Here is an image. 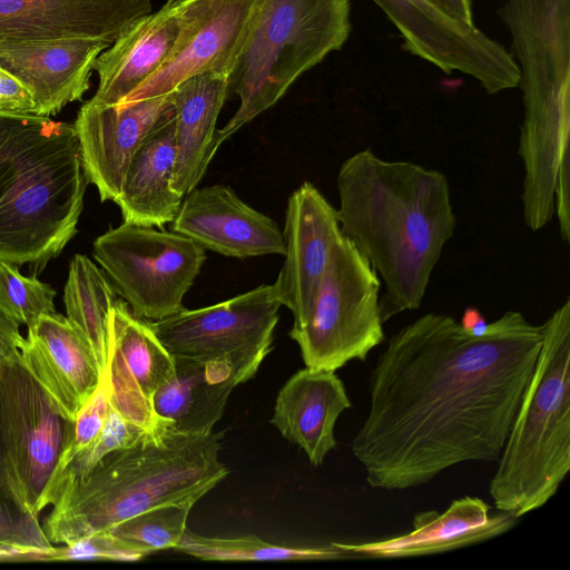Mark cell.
I'll list each match as a JSON object with an SVG mask.
<instances>
[{
	"label": "cell",
	"instance_id": "5bb4252c",
	"mask_svg": "<svg viewBox=\"0 0 570 570\" xmlns=\"http://www.w3.org/2000/svg\"><path fill=\"white\" fill-rule=\"evenodd\" d=\"M283 238L285 261L276 286L282 306L291 309L294 324L306 317L331 253L343 236L338 212L309 181L288 198Z\"/></svg>",
	"mask_w": 570,
	"mask_h": 570
},
{
	"label": "cell",
	"instance_id": "d590c367",
	"mask_svg": "<svg viewBox=\"0 0 570 570\" xmlns=\"http://www.w3.org/2000/svg\"><path fill=\"white\" fill-rule=\"evenodd\" d=\"M554 214L558 216L559 233L563 242H570V159L562 164L554 189Z\"/></svg>",
	"mask_w": 570,
	"mask_h": 570
},
{
	"label": "cell",
	"instance_id": "e0dca14e",
	"mask_svg": "<svg viewBox=\"0 0 570 570\" xmlns=\"http://www.w3.org/2000/svg\"><path fill=\"white\" fill-rule=\"evenodd\" d=\"M20 352L21 364L66 420L76 416L104 375L89 342L58 313L28 328Z\"/></svg>",
	"mask_w": 570,
	"mask_h": 570
},
{
	"label": "cell",
	"instance_id": "4dcf8cb0",
	"mask_svg": "<svg viewBox=\"0 0 570 570\" xmlns=\"http://www.w3.org/2000/svg\"><path fill=\"white\" fill-rule=\"evenodd\" d=\"M110 407V386L107 373L72 420H66L63 446L52 478L101 433Z\"/></svg>",
	"mask_w": 570,
	"mask_h": 570
},
{
	"label": "cell",
	"instance_id": "e575fe53",
	"mask_svg": "<svg viewBox=\"0 0 570 570\" xmlns=\"http://www.w3.org/2000/svg\"><path fill=\"white\" fill-rule=\"evenodd\" d=\"M23 341L19 325L0 313V377L11 366L21 363Z\"/></svg>",
	"mask_w": 570,
	"mask_h": 570
},
{
	"label": "cell",
	"instance_id": "5b68a950",
	"mask_svg": "<svg viewBox=\"0 0 570 570\" xmlns=\"http://www.w3.org/2000/svg\"><path fill=\"white\" fill-rule=\"evenodd\" d=\"M542 345L498 469L497 510L520 518L544 505L570 470V297L542 324Z\"/></svg>",
	"mask_w": 570,
	"mask_h": 570
},
{
	"label": "cell",
	"instance_id": "83f0119b",
	"mask_svg": "<svg viewBox=\"0 0 570 570\" xmlns=\"http://www.w3.org/2000/svg\"><path fill=\"white\" fill-rule=\"evenodd\" d=\"M194 504L188 501L150 508L105 532L142 558L159 550L175 549L187 529V519Z\"/></svg>",
	"mask_w": 570,
	"mask_h": 570
},
{
	"label": "cell",
	"instance_id": "603a6c76",
	"mask_svg": "<svg viewBox=\"0 0 570 570\" xmlns=\"http://www.w3.org/2000/svg\"><path fill=\"white\" fill-rule=\"evenodd\" d=\"M173 375L151 396L156 416L186 434H205L222 417L227 400L240 383L225 361L174 356Z\"/></svg>",
	"mask_w": 570,
	"mask_h": 570
},
{
	"label": "cell",
	"instance_id": "277c9868",
	"mask_svg": "<svg viewBox=\"0 0 570 570\" xmlns=\"http://www.w3.org/2000/svg\"><path fill=\"white\" fill-rule=\"evenodd\" d=\"M88 183L73 124L0 116V262L41 272L76 235Z\"/></svg>",
	"mask_w": 570,
	"mask_h": 570
},
{
	"label": "cell",
	"instance_id": "cb8c5ba5",
	"mask_svg": "<svg viewBox=\"0 0 570 570\" xmlns=\"http://www.w3.org/2000/svg\"><path fill=\"white\" fill-rule=\"evenodd\" d=\"M171 108L146 136L126 171L115 202L125 223L164 228L176 217L183 202L173 188L176 159Z\"/></svg>",
	"mask_w": 570,
	"mask_h": 570
},
{
	"label": "cell",
	"instance_id": "f546056e",
	"mask_svg": "<svg viewBox=\"0 0 570 570\" xmlns=\"http://www.w3.org/2000/svg\"><path fill=\"white\" fill-rule=\"evenodd\" d=\"M56 291L36 276L20 274L18 266L0 262V313L17 323L32 327L43 315L56 313Z\"/></svg>",
	"mask_w": 570,
	"mask_h": 570
},
{
	"label": "cell",
	"instance_id": "ac0fdd59",
	"mask_svg": "<svg viewBox=\"0 0 570 570\" xmlns=\"http://www.w3.org/2000/svg\"><path fill=\"white\" fill-rule=\"evenodd\" d=\"M109 46L89 38L0 42V67L31 92L38 116L49 117L83 97L95 62Z\"/></svg>",
	"mask_w": 570,
	"mask_h": 570
},
{
	"label": "cell",
	"instance_id": "f1b7e54d",
	"mask_svg": "<svg viewBox=\"0 0 570 570\" xmlns=\"http://www.w3.org/2000/svg\"><path fill=\"white\" fill-rule=\"evenodd\" d=\"M145 433L146 431L127 421L110 403L99 436L51 479L45 497V507L52 505L67 484L85 478L107 454L131 446Z\"/></svg>",
	"mask_w": 570,
	"mask_h": 570
},
{
	"label": "cell",
	"instance_id": "1f68e13d",
	"mask_svg": "<svg viewBox=\"0 0 570 570\" xmlns=\"http://www.w3.org/2000/svg\"><path fill=\"white\" fill-rule=\"evenodd\" d=\"M0 547L33 553L42 560L53 546L45 534L38 517L22 510L6 492L0 490Z\"/></svg>",
	"mask_w": 570,
	"mask_h": 570
},
{
	"label": "cell",
	"instance_id": "836d02e7",
	"mask_svg": "<svg viewBox=\"0 0 570 570\" xmlns=\"http://www.w3.org/2000/svg\"><path fill=\"white\" fill-rule=\"evenodd\" d=\"M38 116L31 92L0 67V116Z\"/></svg>",
	"mask_w": 570,
	"mask_h": 570
},
{
	"label": "cell",
	"instance_id": "7c38bea8",
	"mask_svg": "<svg viewBox=\"0 0 570 570\" xmlns=\"http://www.w3.org/2000/svg\"><path fill=\"white\" fill-rule=\"evenodd\" d=\"M261 0H180L179 31L161 67L124 101L165 96L190 77L229 78L247 40Z\"/></svg>",
	"mask_w": 570,
	"mask_h": 570
},
{
	"label": "cell",
	"instance_id": "3957f363",
	"mask_svg": "<svg viewBox=\"0 0 570 570\" xmlns=\"http://www.w3.org/2000/svg\"><path fill=\"white\" fill-rule=\"evenodd\" d=\"M224 432L180 433L164 422L131 446L107 454L59 493L43 524L51 543L101 533L168 503H196L228 474L219 461Z\"/></svg>",
	"mask_w": 570,
	"mask_h": 570
},
{
	"label": "cell",
	"instance_id": "30bf717a",
	"mask_svg": "<svg viewBox=\"0 0 570 570\" xmlns=\"http://www.w3.org/2000/svg\"><path fill=\"white\" fill-rule=\"evenodd\" d=\"M66 419L21 363L0 377V440L18 505L39 518L63 446Z\"/></svg>",
	"mask_w": 570,
	"mask_h": 570
},
{
	"label": "cell",
	"instance_id": "ffe728a7",
	"mask_svg": "<svg viewBox=\"0 0 570 570\" xmlns=\"http://www.w3.org/2000/svg\"><path fill=\"white\" fill-rule=\"evenodd\" d=\"M350 407L345 386L334 371L305 367L278 392L271 423L318 466L336 448L334 426Z\"/></svg>",
	"mask_w": 570,
	"mask_h": 570
},
{
	"label": "cell",
	"instance_id": "f35d334b",
	"mask_svg": "<svg viewBox=\"0 0 570 570\" xmlns=\"http://www.w3.org/2000/svg\"><path fill=\"white\" fill-rule=\"evenodd\" d=\"M0 490L6 492L8 495H10L12 498L10 489H9V485H8V482H7V478H6V471H4V464H3V453H2V448H1V440H0Z\"/></svg>",
	"mask_w": 570,
	"mask_h": 570
},
{
	"label": "cell",
	"instance_id": "4316f807",
	"mask_svg": "<svg viewBox=\"0 0 570 570\" xmlns=\"http://www.w3.org/2000/svg\"><path fill=\"white\" fill-rule=\"evenodd\" d=\"M175 550L213 561H265V560H335L351 558L334 542L328 547L293 548L277 546L256 535L214 538L196 534L186 529Z\"/></svg>",
	"mask_w": 570,
	"mask_h": 570
},
{
	"label": "cell",
	"instance_id": "4fadbf2b",
	"mask_svg": "<svg viewBox=\"0 0 570 570\" xmlns=\"http://www.w3.org/2000/svg\"><path fill=\"white\" fill-rule=\"evenodd\" d=\"M171 106L170 92L110 106L88 100L80 107L73 126L88 180L102 202L117 200L135 153Z\"/></svg>",
	"mask_w": 570,
	"mask_h": 570
},
{
	"label": "cell",
	"instance_id": "6da1fadb",
	"mask_svg": "<svg viewBox=\"0 0 570 570\" xmlns=\"http://www.w3.org/2000/svg\"><path fill=\"white\" fill-rule=\"evenodd\" d=\"M543 326L507 311L485 334L426 313L394 333L370 376L352 453L371 488L406 490L451 466L499 460L534 371Z\"/></svg>",
	"mask_w": 570,
	"mask_h": 570
},
{
	"label": "cell",
	"instance_id": "d4e9b609",
	"mask_svg": "<svg viewBox=\"0 0 570 570\" xmlns=\"http://www.w3.org/2000/svg\"><path fill=\"white\" fill-rule=\"evenodd\" d=\"M117 299L106 273L86 255H75L63 289L66 317L89 342L102 374L109 354L108 317Z\"/></svg>",
	"mask_w": 570,
	"mask_h": 570
},
{
	"label": "cell",
	"instance_id": "2e32d148",
	"mask_svg": "<svg viewBox=\"0 0 570 570\" xmlns=\"http://www.w3.org/2000/svg\"><path fill=\"white\" fill-rule=\"evenodd\" d=\"M170 230L227 257L285 254L276 222L248 206L226 185L194 188L183 198Z\"/></svg>",
	"mask_w": 570,
	"mask_h": 570
},
{
	"label": "cell",
	"instance_id": "44dd1931",
	"mask_svg": "<svg viewBox=\"0 0 570 570\" xmlns=\"http://www.w3.org/2000/svg\"><path fill=\"white\" fill-rule=\"evenodd\" d=\"M179 10L180 0H167L99 55V83L91 104H120L161 67L178 36Z\"/></svg>",
	"mask_w": 570,
	"mask_h": 570
},
{
	"label": "cell",
	"instance_id": "9a60e30c",
	"mask_svg": "<svg viewBox=\"0 0 570 570\" xmlns=\"http://www.w3.org/2000/svg\"><path fill=\"white\" fill-rule=\"evenodd\" d=\"M151 0H0V42L89 38L114 43Z\"/></svg>",
	"mask_w": 570,
	"mask_h": 570
},
{
	"label": "cell",
	"instance_id": "52a82bcc",
	"mask_svg": "<svg viewBox=\"0 0 570 570\" xmlns=\"http://www.w3.org/2000/svg\"><path fill=\"white\" fill-rule=\"evenodd\" d=\"M380 287L368 261L343 235L306 317L289 331L306 367L335 372L352 360L365 361L384 341Z\"/></svg>",
	"mask_w": 570,
	"mask_h": 570
},
{
	"label": "cell",
	"instance_id": "d6a6232c",
	"mask_svg": "<svg viewBox=\"0 0 570 570\" xmlns=\"http://www.w3.org/2000/svg\"><path fill=\"white\" fill-rule=\"evenodd\" d=\"M140 554L127 548L107 532L91 534L46 551L43 560H117L138 561Z\"/></svg>",
	"mask_w": 570,
	"mask_h": 570
},
{
	"label": "cell",
	"instance_id": "74e56055",
	"mask_svg": "<svg viewBox=\"0 0 570 570\" xmlns=\"http://www.w3.org/2000/svg\"><path fill=\"white\" fill-rule=\"evenodd\" d=\"M460 325L468 333L475 336H481L485 334L489 327V323H487L481 312L473 306H469L468 308H465Z\"/></svg>",
	"mask_w": 570,
	"mask_h": 570
},
{
	"label": "cell",
	"instance_id": "484cf974",
	"mask_svg": "<svg viewBox=\"0 0 570 570\" xmlns=\"http://www.w3.org/2000/svg\"><path fill=\"white\" fill-rule=\"evenodd\" d=\"M109 348L118 353L128 373L151 401L155 391L174 373V356L161 343L148 321L117 299L108 317Z\"/></svg>",
	"mask_w": 570,
	"mask_h": 570
},
{
	"label": "cell",
	"instance_id": "8fae6325",
	"mask_svg": "<svg viewBox=\"0 0 570 570\" xmlns=\"http://www.w3.org/2000/svg\"><path fill=\"white\" fill-rule=\"evenodd\" d=\"M403 38L404 49L444 73L458 71L494 95L518 87L513 56L475 24L456 21L429 0H372Z\"/></svg>",
	"mask_w": 570,
	"mask_h": 570
},
{
	"label": "cell",
	"instance_id": "7402d4cb",
	"mask_svg": "<svg viewBox=\"0 0 570 570\" xmlns=\"http://www.w3.org/2000/svg\"><path fill=\"white\" fill-rule=\"evenodd\" d=\"M228 76L204 72L171 92L176 159L173 188L183 198L197 187L219 148L216 122L227 99Z\"/></svg>",
	"mask_w": 570,
	"mask_h": 570
},
{
	"label": "cell",
	"instance_id": "9c48e42d",
	"mask_svg": "<svg viewBox=\"0 0 570 570\" xmlns=\"http://www.w3.org/2000/svg\"><path fill=\"white\" fill-rule=\"evenodd\" d=\"M281 306L273 283L222 303L183 308L148 322L173 356L225 361L246 382L272 348Z\"/></svg>",
	"mask_w": 570,
	"mask_h": 570
},
{
	"label": "cell",
	"instance_id": "d6986e66",
	"mask_svg": "<svg viewBox=\"0 0 570 570\" xmlns=\"http://www.w3.org/2000/svg\"><path fill=\"white\" fill-rule=\"evenodd\" d=\"M517 517L482 499L453 500L444 512L429 510L414 515L413 530L385 540L334 544L351 558H404L441 553L498 537L518 522Z\"/></svg>",
	"mask_w": 570,
	"mask_h": 570
},
{
	"label": "cell",
	"instance_id": "ba28073f",
	"mask_svg": "<svg viewBox=\"0 0 570 570\" xmlns=\"http://www.w3.org/2000/svg\"><path fill=\"white\" fill-rule=\"evenodd\" d=\"M94 258L134 315L153 322L184 308L206 250L173 230L124 222L96 238Z\"/></svg>",
	"mask_w": 570,
	"mask_h": 570
},
{
	"label": "cell",
	"instance_id": "8992f818",
	"mask_svg": "<svg viewBox=\"0 0 570 570\" xmlns=\"http://www.w3.org/2000/svg\"><path fill=\"white\" fill-rule=\"evenodd\" d=\"M350 33V0H261L228 78V92L239 97V106L217 130V145L273 107Z\"/></svg>",
	"mask_w": 570,
	"mask_h": 570
},
{
	"label": "cell",
	"instance_id": "7a4b0ae2",
	"mask_svg": "<svg viewBox=\"0 0 570 570\" xmlns=\"http://www.w3.org/2000/svg\"><path fill=\"white\" fill-rule=\"evenodd\" d=\"M336 186L342 233L383 279L382 322L419 309L456 227L445 175L365 148L343 161Z\"/></svg>",
	"mask_w": 570,
	"mask_h": 570
},
{
	"label": "cell",
	"instance_id": "8d00e7d4",
	"mask_svg": "<svg viewBox=\"0 0 570 570\" xmlns=\"http://www.w3.org/2000/svg\"><path fill=\"white\" fill-rule=\"evenodd\" d=\"M450 18L473 26V13L470 0H429Z\"/></svg>",
	"mask_w": 570,
	"mask_h": 570
}]
</instances>
